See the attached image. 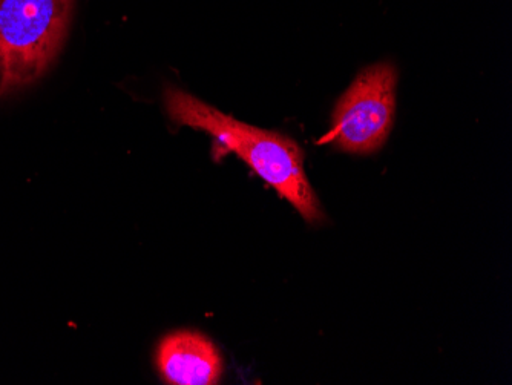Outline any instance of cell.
Segmentation results:
<instances>
[{
    "mask_svg": "<svg viewBox=\"0 0 512 385\" xmlns=\"http://www.w3.org/2000/svg\"><path fill=\"white\" fill-rule=\"evenodd\" d=\"M172 122L207 132L215 140V158L235 154L309 223L324 218L318 197L304 171V152L295 140L275 131L255 128L227 116L214 106L178 88L165 91Z\"/></svg>",
    "mask_w": 512,
    "mask_h": 385,
    "instance_id": "cell-1",
    "label": "cell"
},
{
    "mask_svg": "<svg viewBox=\"0 0 512 385\" xmlns=\"http://www.w3.org/2000/svg\"><path fill=\"white\" fill-rule=\"evenodd\" d=\"M73 0H0V96L39 80L59 54Z\"/></svg>",
    "mask_w": 512,
    "mask_h": 385,
    "instance_id": "cell-2",
    "label": "cell"
},
{
    "mask_svg": "<svg viewBox=\"0 0 512 385\" xmlns=\"http://www.w3.org/2000/svg\"><path fill=\"white\" fill-rule=\"evenodd\" d=\"M398 71L391 63L368 66L333 111L332 128L319 145H332L348 154H375L393 128Z\"/></svg>",
    "mask_w": 512,
    "mask_h": 385,
    "instance_id": "cell-3",
    "label": "cell"
},
{
    "mask_svg": "<svg viewBox=\"0 0 512 385\" xmlns=\"http://www.w3.org/2000/svg\"><path fill=\"white\" fill-rule=\"evenodd\" d=\"M157 364L163 379L174 385H214L223 372L217 347L195 332L166 336L158 346Z\"/></svg>",
    "mask_w": 512,
    "mask_h": 385,
    "instance_id": "cell-4",
    "label": "cell"
}]
</instances>
